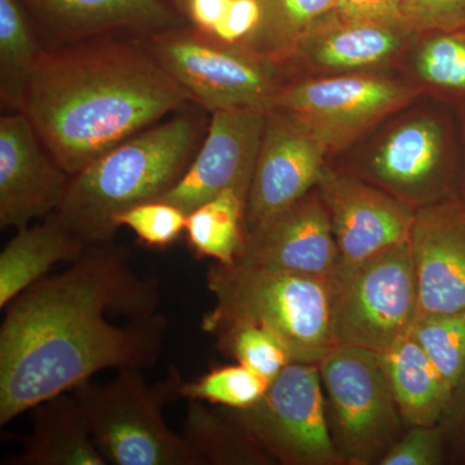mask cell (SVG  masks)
I'll return each mask as SVG.
<instances>
[{
    "mask_svg": "<svg viewBox=\"0 0 465 465\" xmlns=\"http://www.w3.org/2000/svg\"><path fill=\"white\" fill-rule=\"evenodd\" d=\"M255 32L242 45L256 56L282 63L309 34L338 17L336 0H258Z\"/></svg>",
    "mask_w": 465,
    "mask_h": 465,
    "instance_id": "cb8c5ba5",
    "label": "cell"
},
{
    "mask_svg": "<svg viewBox=\"0 0 465 465\" xmlns=\"http://www.w3.org/2000/svg\"><path fill=\"white\" fill-rule=\"evenodd\" d=\"M244 210L246 198L228 189L189 213L185 232L194 255L224 265L240 258L246 244Z\"/></svg>",
    "mask_w": 465,
    "mask_h": 465,
    "instance_id": "484cf974",
    "label": "cell"
},
{
    "mask_svg": "<svg viewBox=\"0 0 465 465\" xmlns=\"http://www.w3.org/2000/svg\"><path fill=\"white\" fill-rule=\"evenodd\" d=\"M446 463L465 465V371L450 393L439 421Z\"/></svg>",
    "mask_w": 465,
    "mask_h": 465,
    "instance_id": "836d02e7",
    "label": "cell"
},
{
    "mask_svg": "<svg viewBox=\"0 0 465 465\" xmlns=\"http://www.w3.org/2000/svg\"><path fill=\"white\" fill-rule=\"evenodd\" d=\"M146 45L191 99L211 113L269 110L284 85L275 61L213 41L193 27L152 34Z\"/></svg>",
    "mask_w": 465,
    "mask_h": 465,
    "instance_id": "ba28073f",
    "label": "cell"
},
{
    "mask_svg": "<svg viewBox=\"0 0 465 465\" xmlns=\"http://www.w3.org/2000/svg\"><path fill=\"white\" fill-rule=\"evenodd\" d=\"M330 150L308 125L280 109H269L244 210L249 232L317 188Z\"/></svg>",
    "mask_w": 465,
    "mask_h": 465,
    "instance_id": "7c38bea8",
    "label": "cell"
},
{
    "mask_svg": "<svg viewBox=\"0 0 465 465\" xmlns=\"http://www.w3.org/2000/svg\"><path fill=\"white\" fill-rule=\"evenodd\" d=\"M5 307L0 327V425L72 391L104 370H146L168 331L159 282L140 277L122 247H88Z\"/></svg>",
    "mask_w": 465,
    "mask_h": 465,
    "instance_id": "6da1fadb",
    "label": "cell"
},
{
    "mask_svg": "<svg viewBox=\"0 0 465 465\" xmlns=\"http://www.w3.org/2000/svg\"><path fill=\"white\" fill-rule=\"evenodd\" d=\"M410 249L418 286V317L465 312V201L416 210Z\"/></svg>",
    "mask_w": 465,
    "mask_h": 465,
    "instance_id": "2e32d148",
    "label": "cell"
},
{
    "mask_svg": "<svg viewBox=\"0 0 465 465\" xmlns=\"http://www.w3.org/2000/svg\"><path fill=\"white\" fill-rule=\"evenodd\" d=\"M446 463L439 424L412 425L379 465H440Z\"/></svg>",
    "mask_w": 465,
    "mask_h": 465,
    "instance_id": "d6a6232c",
    "label": "cell"
},
{
    "mask_svg": "<svg viewBox=\"0 0 465 465\" xmlns=\"http://www.w3.org/2000/svg\"><path fill=\"white\" fill-rule=\"evenodd\" d=\"M412 65L430 91L465 109V27L428 34L415 52Z\"/></svg>",
    "mask_w": 465,
    "mask_h": 465,
    "instance_id": "4316f807",
    "label": "cell"
},
{
    "mask_svg": "<svg viewBox=\"0 0 465 465\" xmlns=\"http://www.w3.org/2000/svg\"><path fill=\"white\" fill-rule=\"evenodd\" d=\"M400 12L403 25L415 34L465 27V0H401Z\"/></svg>",
    "mask_w": 465,
    "mask_h": 465,
    "instance_id": "1f68e13d",
    "label": "cell"
},
{
    "mask_svg": "<svg viewBox=\"0 0 465 465\" xmlns=\"http://www.w3.org/2000/svg\"><path fill=\"white\" fill-rule=\"evenodd\" d=\"M43 51L21 0H0V99L15 113L25 110L27 88Z\"/></svg>",
    "mask_w": 465,
    "mask_h": 465,
    "instance_id": "d4e9b609",
    "label": "cell"
},
{
    "mask_svg": "<svg viewBox=\"0 0 465 465\" xmlns=\"http://www.w3.org/2000/svg\"><path fill=\"white\" fill-rule=\"evenodd\" d=\"M183 436L203 465L275 463L242 418L240 410L189 401Z\"/></svg>",
    "mask_w": 465,
    "mask_h": 465,
    "instance_id": "603a6c76",
    "label": "cell"
},
{
    "mask_svg": "<svg viewBox=\"0 0 465 465\" xmlns=\"http://www.w3.org/2000/svg\"><path fill=\"white\" fill-rule=\"evenodd\" d=\"M268 109L216 110L206 140L182 179L155 201L173 204L185 215L232 189L247 201L258 161Z\"/></svg>",
    "mask_w": 465,
    "mask_h": 465,
    "instance_id": "4fadbf2b",
    "label": "cell"
},
{
    "mask_svg": "<svg viewBox=\"0 0 465 465\" xmlns=\"http://www.w3.org/2000/svg\"><path fill=\"white\" fill-rule=\"evenodd\" d=\"M329 211L338 264H351L407 243L416 208L361 179L327 167L317 185Z\"/></svg>",
    "mask_w": 465,
    "mask_h": 465,
    "instance_id": "5bb4252c",
    "label": "cell"
},
{
    "mask_svg": "<svg viewBox=\"0 0 465 465\" xmlns=\"http://www.w3.org/2000/svg\"><path fill=\"white\" fill-rule=\"evenodd\" d=\"M240 412L275 463L342 465L327 423L318 365L291 362L258 403Z\"/></svg>",
    "mask_w": 465,
    "mask_h": 465,
    "instance_id": "30bf717a",
    "label": "cell"
},
{
    "mask_svg": "<svg viewBox=\"0 0 465 465\" xmlns=\"http://www.w3.org/2000/svg\"><path fill=\"white\" fill-rule=\"evenodd\" d=\"M51 38L69 45L112 33L152 34L186 26L166 0H21Z\"/></svg>",
    "mask_w": 465,
    "mask_h": 465,
    "instance_id": "ac0fdd59",
    "label": "cell"
},
{
    "mask_svg": "<svg viewBox=\"0 0 465 465\" xmlns=\"http://www.w3.org/2000/svg\"><path fill=\"white\" fill-rule=\"evenodd\" d=\"M260 18L258 0H232L231 8L215 33L208 38L241 48L255 32Z\"/></svg>",
    "mask_w": 465,
    "mask_h": 465,
    "instance_id": "e575fe53",
    "label": "cell"
},
{
    "mask_svg": "<svg viewBox=\"0 0 465 465\" xmlns=\"http://www.w3.org/2000/svg\"><path fill=\"white\" fill-rule=\"evenodd\" d=\"M166 2L170 3V5H173V7L177 9V11L182 12L186 0H166Z\"/></svg>",
    "mask_w": 465,
    "mask_h": 465,
    "instance_id": "f35d334b",
    "label": "cell"
},
{
    "mask_svg": "<svg viewBox=\"0 0 465 465\" xmlns=\"http://www.w3.org/2000/svg\"><path fill=\"white\" fill-rule=\"evenodd\" d=\"M269 385L271 381L237 362V365L213 367L195 381H183L180 397L228 409L246 410L264 397Z\"/></svg>",
    "mask_w": 465,
    "mask_h": 465,
    "instance_id": "f1b7e54d",
    "label": "cell"
},
{
    "mask_svg": "<svg viewBox=\"0 0 465 465\" xmlns=\"http://www.w3.org/2000/svg\"><path fill=\"white\" fill-rule=\"evenodd\" d=\"M401 0H336L338 17L342 21H374L402 24Z\"/></svg>",
    "mask_w": 465,
    "mask_h": 465,
    "instance_id": "d590c367",
    "label": "cell"
},
{
    "mask_svg": "<svg viewBox=\"0 0 465 465\" xmlns=\"http://www.w3.org/2000/svg\"><path fill=\"white\" fill-rule=\"evenodd\" d=\"M191 100L148 45L94 39L43 52L24 113L74 176Z\"/></svg>",
    "mask_w": 465,
    "mask_h": 465,
    "instance_id": "7a4b0ae2",
    "label": "cell"
},
{
    "mask_svg": "<svg viewBox=\"0 0 465 465\" xmlns=\"http://www.w3.org/2000/svg\"><path fill=\"white\" fill-rule=\"evenodd\" d=\"M402 24L336 17L300 43L292 57L323 73H363L390 63L411 38Z\"/></svg>",
    "mask_w": 465,
    "mask_h": 465,
    "instance_id": "d6986e66",
    "label": "cell"
},
{
    "mask_svg": "<svg viewBox=\"0 0 465 465\" xmlns=\"http://www.w3.org/2000/svg\"><path fill=\"white\" fill-rule=\"evenodd\" d=\"M215 307L202 318L204 332L232 323H253L273 332L292 362L318 365L336 347L330 278L314 277L235 260L207 272Z\"/></svg>",
    "mask_w": 465,
    "mask_h": 465,
    "instance_id": "277c9868",
    "label": "cell"
},
{
    "mask_svg": "<svg viewBox=\"0 0 465 465\" xmlns=\"http://www.w3.org/2000/svg\"><path fill=\"white\" fill-rule=\"evenodd\" d=\"M72 176L43 145L25 113L0 119V226L17 231L57 213Z\"/></svg>",
    "mask_w": 465,
    "mask_h": 465,
    "instance_id": "9a60e30c",
    "label": "cell"
},
{
    "mask_svg": "<svg viewBox=\"0 0 465 465\" xmlns=\"http://www.w3.org/2000/svg\"><path fill=\"white\" fill-rule=\"evenodd\" d=\"M87 250V244L61 224L56 213L43 224L17 231L0 253V308L45 278L52 266L75 262Z\"/></svg>",
    "mask_w": 465,
    "mask_h": 465,
    "instance_id": "44dd1931",
    "label": "cell"
},
{
    "mask_svg": "<svg viewBox=\"0 0 465 465\" xmlns=\"http://www.w3.org/2000/svg\"><path fill=\"white\" fill-rule=\"evenodd\" d=\"M15 465H108L92 439L74 394H60L33 409V430Z\"/></svg>",
    "mask_w": 465,
    "mask_h": 465,
    "instance_id": "ffe728a7",
    "label": "cell"
},
{
    "mask_svg": "<svg viewBox=\"0 0 465 465\" xmlns=\"http://www.w3.org/2000/svg\"><path fill=\"white\" fill-rule=\"evenodd\" d=\"M460 173L451 125L427 113L394 125L361 167L348 173L418 210L459 197Z\"/></svg>",
    "mask_w": 465,
    "mask_h": 465,
    "instance_id": "9c48e42d",
    "label": "cell"
},
{
    "mask_svg": "<svg viewBox=\"0 0 465 465\" xmlns=\"http://www.w3.org/2000/svg\"><path fill=\"white\" fill-rule=\"evenodd\" d=\"M237 260L330 278L338 264L329 211L318 188L249 232Z\"/></svg>",
    "mask_w": 465,
    "mask_h": 465,
    "instance_id": "e0dca14e",
    "label": "cell"
},
{
    "mask_svg": "<svg viewBox=\"0 0 465 465\" xmlns=\"http://www.w3.org/2000/svg\"><path fill=\"white\" fill-rule=\"evenodd\" d=\"M182 384L173 367L154 385L146 384L143 370H121L106 384L84 381L72 393L109 464L203 465L185 437L164 421V406L182 399Z\"/></svg>",
    "mask_w": 465,
    "mask_h": 465,
    "instance_id": "5b68a950",
    "label": "cell"
},
{
    "mask_svg": "<svg viewBox=\"0 0 465 465\" xmlns=\"http://www.w3.org/2000/svg\"><path fill=\"white\" fill-rule=\"evenodd\" d=\"M410 335L423 348L450 396L465 371V312L416 317Z\"/></svg>",
    "mask_w": 465,
    "mask_h": 465,
    "instance_id": "83f0119b",
    "label": "cell"
},
{
    "mask_svg": "<svg viewBox=\"0 0 465 465\" xmlns=\"http://www.w3.org/2000/svg\"><path fill=\"white\" fill-rule=\"evenodd\" d=\"M461 130H463L464 143V166L460 173V185H459V197L465 201V109L460 110Z\"/></svg>",
    "mask_w": 465,
    "mask_h": 465,
    "instance_id": "74e56055",
    "label": "cell"
},
{
    "mask_svg": "<svg viewBox=\"0 0 465 465\" xmlns=\"http://www.w3.org/2000/svg\"><path fill=\"white\" fill-rule=\"evenodd\" d=\"M336 345L381 353L411 330L418 317V286L410 243L370 258L336 265L330 277Z\"/></svg>",
    "mask_w": 465,
    "mask_h": 465,
    "instance_id": "52a82bcc",
    "label": "cell"
},
{
    "mask_svg": "<svg viewBox=\"0 0 465 465\" xmlns=\"http://www.w3.org/2000/svg\"><path fill=\"white\" fill-rule=\"evenodd\" d=\"M185 213L163 201H150L118 213L113 219L114 228L127 226L139 241L152 249H166L185 232Z\"/></svg>",
    "mask_w": 465,
    "mask_h": 465,
    "instance_id": "4dcf8cb0",
    "label": "cell"
},
{
    "mask_svg": "<svg viewBox=\"0 0 465 465\" xmlns=\"http://www.w3.org/2000/svg\"><path fill=\"white\" fill-rule=\"evenodd\" d=\"M213 335L223 351L268 381H273L292 362L283 342L258 324L232 323Z\"/></svg>",
    "mask_w": 465,
    "mask_h": 465,
    "instance_id": "f546056e",
    "label": "cell"
},
{
    "mask_svg": "<svg viewBox=\"0 0 465 465\" xmlns=\"http://www.w3.org/2000/svg\"><path fill=\"white\" fill-rule=\"evenodd\" d=\"M232 0H186L182 14L193 29L211 36L224 20Z\"/></svg>",
    "mask_w": 465,
    "mask_h": 465,
    "instance_id": "8d00e7d4",
    "label": "cell"
},
{
    "mask_svg": "<svg viewBox=\"0 0 465 465\" xmlns=\"http://www.w3.org/2000/svg\"><path fill=\"white\" fill-rule=\"evenodd\" d=\"M200 124L191 114L146 128L72 176L56 215L88 247L113 241V219L155 201L191 166Z\"/></svg>",
    "mask_w": 465,
    "mask_h": 465,
    "instance_id": "3957f363",
    "label": "cell"
},
{
    "mask_svg": "<svg viewBox=\"0 0 465 465\" xmlns=\"http://www.w3.org/2000/svg\"><path fill=\"white\" fill-rule=\"evenodd\" d=\"M318 367L327 423L342 465H379L409 428L381 357L369 349L336 345Z\"/></svg>",
    "mask_w": 465,
    "mask_h": 465,
    "instance_id": "8992f818",
    "label": "cell"
},
{
    "mask_svg": "<svg viewBox=\"0 0 465 465\" xmlns=\"http://www.w3.org/2000/svg\"><path fill=\"white\" fill-rule=\"evenodd\" d=\"M378 354L407 427L439 424L449 393L418 341L409 332Z\"/></svg>",
    "mask_w": 465,
    "mask_h": 465,
    "instance_id": "7402d4cb",
    "label": "cell"
},
{
    "mask_svg": "<svg viewBox=\"0 0 465 465\" xmlns=\"http://www.w3.org/2000/svg\"><path fill=\"white\" fill-rule=\"evenodd\" d=\"M418 91L387 76L347 73L284 84L271 109L308 125L330 153L339 152L385 116L409 105Z\"/></svg>",
    "mask_w": 465,
    "mask_h": 465,
    "instance_id": "8fae6325",
    "label": "cell"
}]
</instances>
